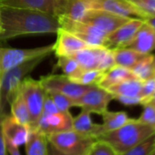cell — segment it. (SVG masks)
<instances>
[{"instance_id":"34","label":"cell","mask_w":155,"mask_h":155,"mask_svg":"<svg viewBox=\"0 0 155 155\" xmlns=\"http://www.w3.org/2000/svg\"><path fill=\"white\" fill-rule=\"evenodd\" d=\"M143 14L155 16V0H127Z\"/></svg>"},{"instance_id":"28","label":"cell","mask_w":155,"mask_h":155,"mask_svg":"<svg viewBox=\"0 0 155 155\" xmlns=\"http://www.w3.org/2000/svg\"><path fill=\"white\" fill-rule=\"evenodd\" d=\"M155 149V132L129 150L119 155H150Z\"/></svg>"},{"instance_id":"32","label":"cell","mask_w":155,"mask_h":155,"mask_svg":"<svg viewBox=\"0 0 155 155\" xmlns=\"http://www.w3.org/2000/svg\"><path fill=\"white\" fill-rule=\"evenodd\" d=\"M89 155H118L110 145L100 140H96Z\"/></svg>"},{"instance_id":"11","label":"cell","mask_w":155,"mask_h":155,"mask_svg":"<svg viewBox=\"0 0 155 155\" xmlns=\"http://www.w3.org/2000/svg\"><path fill=\"white\" fill-rule=\"evenodd\" d=\"M88 9H101L125 18L143 19L145 14L127 0H85Z\"/></svg>"},{"instance_id":"17","label":"cell","mask_w":155,"mask_h":155,"mask_svg":"<svg viewBox=\"0 0 155 155\" xmlns=\"http://www.w3.org/2000/svg\"><path fill=\"white\" fill-rule=\"evenodd\" d=\"M57 40L54 43V53L57 57L71 56L83 48L91 47L83 40L71 34L70 32L59 28L57 31Z\"/></svg>"},{"instance_id":"36","label":"cell","mask_w":155,"mask_h":155,"mask_svg":"<svg viewBox=\"0 0 155 155\" xmlns=\"http://www.w3.org/2000/svg\"><path fill=\"white\" fill-rule=\"evenodd\" d=\"M48 155H69V154L59 150L58 149H57L51 143L48 142Z\"/></svg>"},{"instance_id":"20","label":"cell","mask_w":155,"mask_h":155,"mask_svg":"<svg viewBox=\"0 0 155 155\" xmlns=\"http://www.w3.org/2000/svg\"><path fill=\"white\" fill-rule=\"evenodd\" d=\"M91 114L88 110H82L79 115L73 117L72 130L97 139L101 134V124L93 123Z\"/></svg>"},{"instance_id":"33","label":"cell","mask_w":155,"mask_h":155,"mask_svg":"<svg viewBox=\"0 0 155 155\" xmlns=\"http://www.w3.org/2000/svg\"><path fill=\"white\" fill-rule=\"evenodd\" d=\"M142 106H143V111L140 114V118L137 120L155 129V105L147 103Z\"/></svg>"},{"instance_id":"12","label":"cell","mask_w":155,"mask_h":155,"mask_svg":"<svg viewBox=\"0 0 155 155\" xmlns=\"http://www.w3.org/2000/svg\"><path fill=\"white\" fill-rule=\"evenodd\" d=\"M0 129L6 144L19 147L26 143L29 128L18 121L11 114H0Z\"/></svg>"},{"instance_id":"38","label":"cell","mask_w":155,"mask_h":155,"mask_svg":"<svg viewBox=\"0 0 155 155\" xmlns=\"http://www.w3.org/2000/svg\"><path fill=\"white\" fill-rule=\"evenodd\" d=\"M0 155H7V149H6V142L4 137L0 129Z\"/></svg>"},{"instance_id":"19","label":"cell","mask_w":155,"mask_h":155,"mask_svg":"<svg viewBox=\"0 0 155 155\" xmlns=\"http://www.w3.org/2000/svg\"><path fill=\"white\" fill-rule=\"evenodd\" d=\"M108 49L105 47H88L74 53L70 57L79 63L82 69H99Z\"/></svg>"},{"instance_id":"4","label":"cell","mask_w":155,"mask_h":155,"mask_svg":"<svg viewBox=\"0 0 155 155\" xmlns=\"http://www.w3.org/2000/svg\"><path fill=\"white\" fill-rule=\"evenodd\" d=\"M48 140L59 150L69 155H89L96 139L69 130L47 136Z\"/></svg>"},{"instance_id":"42","label":"cell","mask_w":155,"mask_h":155,"mask_svg":"<svg viewBox=\"0 0 155 155\" xmlns=\"http://www.w3.org/2000/svg\"><path fill=\"white\" fill-rule=\"evenodd\" d=\"M150 155H155V149H154V150H152V152L150 153Z\"/></svg>"},{"instance_id":"15","label":"cell","mask_w":155,"mask_h":155,"mask_svg":"<svg viewBox=\"0 0 155 155\" xmlns=\"http://www.w3.org/2000/svg\"><path fill=\"white\" fill-rule=\"evenodd\" d=\"M73 117L68 111H58L52 114H42L37 129L39 132L48 136L53 133L72 130Z\"/></svg>"},{"instance_id":"18","label":"cell","mask_w":155,"mask_h":155,"mask_svg":"<svg viewBox=\"0 0 155 155\" xmlns=\"http://www.w3.org/2000/svg\"><path fill=\"white\" fill-rule=\"evenodd\" d=\"M126 48L134 49L141 54H151L155 51V30L143 22Z\"/></svg>"},{"instance_id":"8","label":"cell","mask_w":155,"mask_h":155,"mask_svg":"<svg viewBox=\"0 0 155 155\" xmlns=\"http://www.w3.org/2000/svg\"><path fill=\"white\" fill-rule=\"evenodd\" d=\"M39 81L46 91H58L72 99L81 97L93 86L76 83L65 74H49L48 76H43L40 78Z\"/></svg>"},{"instance_id":"7","label":"cell","mask_w":155,"mask_h":155,"mask_svg":"<svg viewBox=\"0 0 155 155\" xmlns=\"http://www.w3.org/2000/svg\"><path fill=\"white\" fill-rule=\"evenodd\" d=\"M59 28L70 32L91 47H104L106 35L97 28L81 20L58 17Z\"/></svg>"},{"instance_id":"44","label":"cell","mask_w":155,"mask_h":155,"mask_svg":"<svg viewBox=\"0 0 155 155\" xmlns=\"http://www.w3.org/2000/svg\"><path fill=\"white\" fill-rule=\"evenodd\" d=\"M153 62H154V66H155V55H153Z\"/></svg>"},{"instance_id":"10","label":"cell","mask_w":155,"mask_h":155,"mask_svg":"<svg viewBox=\"0 0 155 155\" xmlns=\"http://www.w3.org/2000/svg\"><path fill=\"white\" fill-rule=\"evenodd\" d=\"M130 19V18H125L105 10L88 9L81 21L97 28L108 36Z\"/></svg>"},{"instance_id":"9","label":"cell","mask_w":155,"mask_h":155,"mask_svg":"<svg viewBox=\"0 0 155 155\" xmlns=\"http://www.w3.org/2000/svg\"><path fill=\"white\" fill-rule=\"evenodd\" d=\"M112 100L113 96L110 92L98 85H93L83 95L74 99V102L75 107L101 115L108 110V106Z\"/></svg>"},{"instance_id":"3","label":"cell","mask_w":155,"mask_h":155,"mask_svg":"<svg viewBox=\"0 0 155 155\" xmlns=\"http://www.w3.org/2000/svg\"><path fill=\"white\" fill-rule=\"evenodd\" d=\"M48 56H41L28 60L21 65L8 70L1 78V93H0V107L3 108L6 103H9L19 91L21 82L32 70L38 67Z\"/></svg>"},{"instance_id":"22","label":"cell","mask_w":155,"mask_h":155,"mask_svg":"<svg viewBox=\"0 0 155 155\" xmlns=\"http://www.w3.org/2000/svg\"><path fill=\"white\" fill-rule=\"evenodd\" d=\"M48 140L45 134L38 130H29L28 140L25 143L27 155H48Z\"/></svg>"},{"instance_id":"24","label":"cell","mask_w":155,"mask_h":155,"mask_svg":"<svg viewBox=\"0 0 155 155\" xmlns=\"http://www.w3.org/2000/svg\"><path fill=\"white\" fill-rule=\"evenodd\" d=\"M133 76L140 81H145L155 77V66L153 62V54H148L138 61L130 68Z\"/></svg>"},{"instance_id":"6","label":"cell","mask_w":155,"mask_h":155,"mask_svg":"<svg viewBox=\"0 0 155 155\" xmlns=\"http://www.w3.org/2000/svg\"><path fill=\"white\" fill-rule=\"evenodd\" d=\"M54 51V44L34 48H12L0 47V79L10 69L22 63L41 57L49 56Z\"/></svg>"},{"instance_id":"35","label":"cell","mask_w":155,"mask_h":155,"mask_svg":"<svg viewBox=\"0 0 155 155\" xmlns=\"http://www.w3.org/2000/svg\"><path fill=\"white\" fill-rule=\"evenodd\" d=\"M58 111H60V110L57 108V106L54 103V101H52V99L47 93V96H46L45 101H44L42 114H52V113H56Z\"/></svg>"},{"instance_id":"26","label":"cell","mask_w":155,"mask_h":155,"mask_svg":"<svg viewBox=\"0 0 155 155\" xmlns=\"http://www.w3.org/2000/svg\"><path fill=\"white\" fill-rule=\"evenodd\" d=\"M10 108H11V115L18 121H19L20 123H22L29 128V126H30L29 111H28V106L25 102V100L19 91L16 95V97L12 100V101L10 102Z\"/></svg>"},{"instance_id":"13","label":"cell","mask_w":155,"mask_h":155,"mask_svg":"<svg viewBox=\"0 0 155 155\" xmlns=\"http://www.w3.org/2000/svg\"><path fill=\"white\" fill-rule=\"evenodd\" d=\"M143 22L144 20L141 18H130L125 24H123L106 37L104 47L110 49L126 48L127 45L132 40Z\"/></svg>"},{"instance_id":"16","label":"cell","mask_w":155,"mask_h":155,"mask_svg":"<svg viewBox=\"0 0 155 155\" xmlns=\"http://www.w3.org/2000/svg\"><path fill=\"white\" fill-rule=\"evenodd\" d=\"M62 0H0V8H27L59 17Z\"/></svg>"},{"instance_id":"27","label":"cell","mask_w":155,"mask_h":155,"mask_svg":"<svg viewBox=\"0 0 155 155\" xmlns=\"http://www.w3.org/2000/svg\"><path fill=\"white\" fill-rule=\"evenodd\" d=\"M104 71L99 69H82L81 68L77 73L68 76L69 79L81 85H97L103 76Z\"/></svg>"},{"instance_id":"25","label":"cell","mask_w":155,"mask_h":155,"mask_svg":"<svg viewBox=\"0 0 155 155\" xmlns=\"http://www.w3.org/2000/svg\"><path fill=\"white\" fill-rule=\"evenodd\" d=\"M101 116L103 120V123L101 124V134L121 127L130 120L127 113L124 111H110L107 110Z\"/></svg>"},{"instance_id":"2","label":"cell","mask_w":155,"mask_h":155,"mask_svg":"<svg viewBox=\"0 0 155 155\" xmlns=\"http://www.w3.org/2000/svg\"><path fill=\"white\" fill-rule=\"evenodd\" d=\"M154 132L155 129L151 126L138 120L130 119L121 127L102 133L96 140L107 142L119 155L129 150Z\"/></svg>"},{"instance_id":"37","label":"cell","mask_w":155,"mask_h":155,"mask_svg":"<svg viewBox=\"0 0 155 155\" xmlns=\"http://www.w3.org/2000/svg\"><path fill=\"white\" fill-rule=\"evenodd\" d=\"M6 149L7 151L10 154V155H21L18 150V147L14 146V145H10V144H6Z\"/></svg>"},{"instance_id":"29","label":"cell","mask_w":155,"mask_h":155,"mask_svg":"<svg viewBox=\"0 0 155 155\" xmlns=\"http://www.w3.org/2000/svg\"><path fill=\"white\" fill-rule=\"evenodd\" d=\"M47 93L52 99V101L56 104L57 108L60 111H68L70 108L75 107L74 99H72L65 94H62L58 91H47Z\"/></svg>"},{"instance_id":"41","label":"cell","mask_w":155,"mask_h":155,"mask_svg":"<svg viewBox=\"0 0 155 155\" xmlns=\"http://www.w3.org/2000/svg\"><path fill=\"white\" fill-rule=\"evenodd\" d=\"M4 32V28L2 25V20H1V11H0V35Z\"/></svg>"},{"instance_id":"43","label":"cell","mask_w":155,"mask_h":155,"mask_svg":"<svg viewBox=\"0 0 155 155\" xmlns=\"http://www.w3.org/2000/svg\"><path fill=\"white\" fill-rule=\"evenodd\" d=\"M0 93H1V79H0Z\"/></svg>"},{"instance_id":"30","label":"cell","mask_w":155,"mask_h":155,"mask_svg":"<svg viewBox=\"0 0 155 155\" xmlns=\"http://www.w3.org/2000/svg\"><path fill=\"white\" fill-rule=\"evenodd\" d=\"M58 58V67H59L63 73L67 76H71L77 73L81 68L72 57L70 56H60Z\"/></svg>"},{"instance_id":"21","label":"cell","mask_w":155,"mask_h":155,"mask_svg":"<svg viewBox=\"0 0 155 155\" xmlns=\"http://www.w3.org/2000/svg\"><path fill=\"white\" fill-rule=\"evenodd\" d=\"M132 77L134 76L130 68L114 65L112 68H110V69L106 70L103 73V76L101 77V81L97 85L101 88L108 90L109 88Z\"/></svg>"},{"instance_id":"1","label":"cell","mask_w":155,"mask_h":155,"mask_svg":"<svg viewBox=\"0 0 155 155\" xmlns=\"http://www.w3.org/2000/svg\"><path fill=\"white\" fill-rule=\"evenodd\" d=\"M4 32L0 41L25 35L57 33L59 28L58 18L47 13L27 8H0Z\"/></svg>"},{"instance_id":"39","label":"cell","mask_w":155,"mask_h":155,"mask_svg":"<svg viewBox=\"0 0 155 155\" xmlns=\"http://www.w3.org/2000/svg\"><path fill=\"white\" fill-rule=\"evenodd\" d=\"M143 20H144L145 23H147L148 25H150L155 30V16L147 15V16H145V18H143Z\"/></svg>"},{"instance_id":"40","label":"cell","mask_w":155,"mask_h":155,"mask_svg":"<svg viewBox=\"0 0 155 155\" xmlns=\"http://www.w3.org/2000/svg\"><path fill=\"white\" fill-rule=\"evenodd\" d=\"M147 103H150V104L155 105V91H154V92H153L152 96L150 97V99L149 100V101H148ZM147 103H146V104H147Z\"/></svg>"},{"instance_id":"5","label":"cell","mask_w":155,"mask_h":155,"mask_svg":"<svg viewBox=\"0 0 155 155\" xmlns=\"http://www.w3.org/2000/svg\"><path fill=\"white\" fill-rule=\"evenodd\" d=\"M19 92L24 98L29 111V130H35L37 129L43 112V105L47 91L39 81L34 80L30 77H26L20 84Z\"/></svg>"},{"instance_id":"31","label":"cell","mask_w":155,"mask_h":155,"mask_svg":"<svg viewBox=\"0 0 155 155\" xmlns=\"http://www.w3.org/2000/svg\"><path fill=\"white\" fill-rule=\"evenodd\" d=\"M155 91V77L149 79L145 81H142L140 91V100L141 105L146 104L150 97L152 96L153 92Z\"/></svg>"},{"instance_id":"23","label":"cell","mask_w":155,"mask_h":155,"mask_svg":"<svg viewBox=\"0 0 155 155\" xmlns=\"http://www.w3.org/2000/svg\"><path fill=\"white\" fill-rule=\"evenodd\" d=\"M115 65L121 66L127 68H131L138 61L146 55L141 54L130 48H119L112 49ZM148 55V54H147Z\"/></svg>"},{"instance_id":"14","label":"cell","mask_w":155,"mask_h":155,"mask_svg":"<svg viewBox=\"0 0 155 155\" xmlns=\"http://www.w3.org/2000/svg\"><path fill=\"white\" fill-rule=\"evenodd\" d=\"M142 81L135 77L127 79L107 91L113 96V100H117L124 105L131 106L140 103V91Z\"/></svg>"}]
</instances>
